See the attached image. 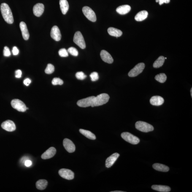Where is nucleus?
Segmentation results:
<instances>
[{"instance_id": "nucleus-1", "label": "nucleus", "mask_w": 192, "mask_h": 192, "mask_svg": "<svg viewBox=\"0 0 192 192\" xmlns=\"http://www.w3.org/2000/svg\"><path fill=\"white\" fill-rule=\"evenodd\" d=\"M1 10L3 18L5 21L9 24H12L14 22V19L12 12L8 4L3 3L1 4Z\"/></svg>"}, {"instance_id": "nucleus-2", "label": "nucleus", "mask_w": 192, "mask_h": 192, "mask_svg": "<svg viewBox=\"0 0 192 192\" xmlns=\"http://www.w3.org/2000/svg\"><path fill=\"white\" fill-rule=\"evenodd\" d=\"M110 96L106 93H103L95 97L92 107L98 106L106 104L109 101Z\"/></svg>"}, {"instance_id": "nucleus-3", "label": "nucleus", "mask_w": 192, "mask_h": 192, "mask_svg": "<svg viewBox=\"0 0 192 192\" xmlns=\"http://www.w3.org/2000/svg\"><path fill=\"white\" fill-rule=\"evenodd\" d=\"M135 127L137 130L144 132L152 131L154 129V127L150 124L142 121L136 122Z\"/></svg>"}, {"instance_id": "nucleus-4", "label": "nucleus", "mask_w": 192, "mask_h": 192, "mask_svg": "<svg viewBox=\"0 0 192 192\" xmlns=\"http://www.w3.org/2000/svg\"><path fill=\"white\" fill-rule=\"evenodd\" d=\"M121 136L124 140L132 144H137L140 142L139 138L129 132H123L121 134Z\"/></svg>"}, {"instance_id": "nucleus-5", "label": "nucleus", "mask_w": 192, "mask_h": 192, "mask_svg": "<svg viewBox=\"0 0 192 192\" xmlns=\"http://www.w3.org/2000/svg\"><path fill=\"white\" fill-rule=\"evenodd\" d=\"M73 41L76 45L82 49H85L86 47L85 40L80 31H77L75 33L74 36Z\"/></svg>"}, {"instance_id": "nucleus-6", "label": "nucleus", "mask_w": 192, "mask_h": 192, "mask_svg": "<svg viewBox=\"0 0 192 192\" xmlns=\"http://www.w3.org/2000/svg\"><path fill=\"white\" fill-rule=\"evenodd\" d=\"M145 65L143 63H139L132 69L128 73V75L130 77H135L141 73L145 68Z\"/></svg>"}, {"instance_id": "nucleus-7", "label": "nucleus", "mask_w": 192, "mask_h": 192, "mask_svg": "<svg viewBox=\"0 0 192 192\" xmlns=\"http://www.w3.org/2000/svg\"><path fill=\"white\" fill-rule=\"evenodd\" d=\"M82 12L88 20L92 22H96V14L91 8L89 7L85 6L82 8Z\"/></svg>"}, {"instance_id": "nucleus-8", "label": "nucleus", "mask_w": 192, "mask_h": 192, "mask_svg": "<svg viewBox=\"0 0 192 192\" xmlns=\"http://www.w3.org/2000/svg\"><path fill=\"white\" fill-rule=\"evenodd\" d=\"M11 105L13 108L16 109L19 112H24L27 110L26 105L23 101L17 99L12 100Z\"/></svg>"}, {"instance_id": "nucleus-9", "label": "nucleus", "mask_w": 192, "mask_h": 192, "mask_svg": "<svg viewBox=\"0 0 192 192\" xmlns=\"http://www.w3.org/2000/svg\"><path fill=\"white\" fill-rule=\"evenodd\" d=\"M95 96H91L88 98L79 100L77 103V105L79 107H86L92 106Z\"/></svg>"}, {"instance_id": "nucleus-10", "label": "nucleus", "mask_w": 192, "mask_h": 192, "mask_svg": "<svg viewBox=\"0 0 192 192\" xmlns=\"http://www.w3.org/2000/svg\"><path fill=\"white\" fill-rule=\"evenodd\" d=\"M58 173L62 178L71 180L74 178V173L70 170L66 169H62L58 172Z\"/></svg>"}, {"instance_id": "nucleus-11", "label": "nucleus", "mask_w": 192, "mask_h": 192, "mask_svg": "<svg viewBox=\"0 0 192 192\" xmlns=\"http://www.w3.org/2000/svg\"><path fill=\"white\" fill-rule=\"evenodd\" d=\"M1 127L3 129L8 132L14 131L16 128L15 123L10 120H8L3 122L1 124Z\"/></svg>"}, {"instance_id": "nucleus-12", "label": "nucleus", "mask_w": 192, "mask_h": 192, "mask_svg": "<svg viewBox=\"0 0 192 192\" xmlns=\"http://www.w3.org/2000/svg\"><path fill=\"white\" fill-rule=\"evenodd\" d=\"M63 145L67 151L69 153H72L75 151L76 147L72 141L67 139L63 140Z\"/></svg>"}, {"instance_id": "nucleus-13", "label": "nucleus", "mask_w": 192, "mask_h": 192, "mask_svg": "<svg viewBox=\"0 0 192 192\" xmlns=\"http://www.w3.org/2000/svg\"><path fill=\"white\" fill-rule=\"evenodd\" d=\"M51 36L55 40L58 41L61 40V34L59 28L57 26H54L52 28L51 31Z\"/></svg>"}, {"instance_id": "nucleus-14", "label": "nucleus", "mask_w": 192, "mask_h": 192, "mask_svg": "<svg viewBox=\"0 0 192 192\" xmlns=\"http://www.w3.org/2000/svg\"><path fill=\"white\" fill-rule=\"evenodd\" d=\"M119 156L120 155L119 153H116L109 157L105 162L106 167L107 168L111 167L113 165Z\"/></svg>"}, {"instance_id": "nucleus-15", "label": "nucleus", "mask_w": 192, "mask_h": 192, "mask_svg": "<svg viewBox=\"0 0 192 192\" xmlns=\"http://www.w3.org/2000/svg\"><path fill=\"white\" fill-rule=\"evenodd\" d=\"M44 6L42 3H37L33 7V12L35 15L37 17H40L43 13L44 11Z\"/></svg>"}, {"instance_id": "nucleus-16", "label": "nucleus", "mask_w": 192, "mask_h": 192, "mask_svg": "<svg viewBox=\"0 0 192 192\" xmlns=\"http://www.w3.org/2000/svg\"><path fill=\"white\" fill-rule=\"evenodd\" d=\"M100 55L102 60L105 62L109 64H111L113 62L114 60L112 55L106 51L105 50L101 51Z\"/></svg>"}, {"instance_id": "nucleus-17", "label": "nucleus", "mask_w": 192, "mask_h": 192, "mask_svg": "<svg viewBox=\"0 0 192 192\" xmlns=\"http://www.w3.org/2000/svg\"><path fill=\"white\" fill-rule=\"evenodd\" d=\"M56 152V149L54 147H50L43 154L41 155V158L44 159H49L53 157L55 155Z\"/></svg>"}, {"instance_id": "nucleus-18", "label": "nucleus", "mask_w": 192, "mask_h": 192, "mask_svg": "<svg viewBox=\"0 0 192 192\" xmlns=\"http://www.w3.org/2000/svg\"><path fill=\"white\" fill-rule=\"evenodd\" d=\"M20 28L23 39L25 40H28L29 37V34L26 24L24 22L21 21L20 24Z\"/></svg>"}, {"instance_id": "nucleus-19", "label": "nucleus", "mask_w": 192, "mask_h": 192, "mask_svg": "<svg viewBox=\"0 0 192 192\" xmlns=\"http://www.w3.org/2000/svg\"><path fill=\"white\" fill-rule=\"evenodd\" d=\"M164 99L162 97L159 96H152L150 100V102L152 105L154 106L161 105L164 103Z\"/></svg>"}, {"instance_id": "nucleus-20", "label": "nucleus", "mask_w": 192, "mask_h": 192, "mask_svg": "<svg viewBox=\"0 0 192 192\" xmlns=\"http://www.w3.org/2000/svg\"><path fill=\"white\" fill-rule=\"evenodd\" d=\"M131 10L130 6L128 5H125L117 8L116 12L121 15H125L128 13Z\"/></svg>"}, {"instance_id": "nucleus-21", "label": "nucleus", "mask_w": 192, "mask_h": 192, "mask_svg": "<svg viewBox=\"0 0 192 192\" xmlns=\"http://www.w3.org/2000/svg\"><path fill=\"white\" fill-rule=\"evenodd\" d=\"M60 5L62 13L65 15L69 10V3L67 0H60Z\"/></svg>"}, {"instance_id": "nucleus-22", "label": "nucleus", "mask_w": 192, "mask_h": 192, "mask_svg": "<svg viewBox=\"0 0 192 192\" xmlns=\"http://www.w3.org/2000/svg\"><path fill=\"white\" fill-rule=\"evenodd\" d=\"M148 12L146 10H143L138 12L135 17V19L138 21H142L147 18Z\"/></svg>"}, {"instance_id": "nucleus-23", "label": "nucleus", "mask_w": 192, "mask_h": 192, "mask_svg": "<svg viewBox=\"0 0 192 192\" xmlns=\"http://www.w3.org/2000/svg\"><path fill=\"white\" fill-rule=\"evenodd\" d=\"M152 188L156 191L162 192H168L171 190L170 187L165 185H153Z\"/></svg>"}, {"instance_id": "nucleus-24", "label": "nucleus", "mask_w": 192, "mask_h": 192, "mask_svg": "<svg viewBox=\"0 0 192 192\" xmlns=\"http://www.w3.org/2000/svg\"><path fill=\"white\" fill-rule=\"evenodd\" d=\"M107 31L110 35L116 37H120L123 34V32L120 30L113 27L109 28Z\"/></svg>"}, {"instance_id": "nucleus-25", "label": "nucleus", "mask_w": 192, "mask_h": 192, "mask_svg": "<svg viewBox=\"0 0 192 192\" xmlns=\"http://www.w3.org/2000/svg\"><path fill=\"white\" fill-rule=\"evenodd\" d=\"M153 167L155 170L160 172H167L169 170L168 166L160 163H155L153 165Z\"/></svg>"}, {"instance_id": "nucleus-26", "label": "nucleus", "mask_w": 192, "mask_h": 192, "mask_svg": "<svg viewBox=\"0 0 192 192\" xmlns=\"http://www.w3.org/2000/svg\"><path fill=\"white\" fill-rule=\"evenodd\" d=\"M79 132L81 134H83L85 137L89 139H91V140H95L96 139V136H95V135L90 131L80 129L79 130Z\"/></svg>"}, {"instance_id": "nucleus-27", "label": "nucleus", "mask_w": 192, "mask_h": 192, "mask_svg": "<svg viewBox=\"0 0 192 192\" xmlns=\"http://www.w3.org/2000/svg\"><path fill=\"white\" fill-rule=\"evenodd\" d=\"M48 182L44 179H41L38 181L36 183V188L40 190H44L46 188Z\"/></svg>"}, {"instance_id": "nucleus-28", "label": "nucleus", "mask_w": 192, "mask_h": 192, "mask_svg": "<svg viewBox=\"0 0 192 192\" xmlns=\"http://www.w3.org/2000/svg\"><path fill=\"white\" fill-rule=\"evenodd\" d=\"M165 58L164 56H161L155 62L153 67L155 68H159L161 67L164 64Z\"/></svg>"}, {"instance_id": "nucleus-29", "label": "nucleus", "mask_w": 192, "mask_h": 192, "mask_svg": "<svg viewBox=\"0 0 192 192\" xmlns=\"http://www.w3.org/2000/svg\"><path fill=\"white\" fill-rule=\"evenodd\" d=\"M155 80L161 83H164L166 81L167 77L166 74L162 73L155 76Z\"/></svg>"}, {"instance_id": "nucleus-30", "label": "nucleus", "mask_w": 192, "mask_h": 192, "mask_svg": "<svg viewBox=\"0 0 192 192\" xmlns=\"http://www.w3.org/2000/svg\"><path fill=\"white\" fill-rule=\"evenodd\" d=\"M54 66L51 64H49L45 70V72L47 74H51L54 72Z\"/></svg>"}, {"instance_id": "nucleus-31", "label": "nucleus", "mask_w": 192, "mask_h": 192, "mask_svg": "<svg viewBox=\"0 0 192 192\" xmlns=\"http://www.w3.org/2000/svg\"><path fill=\"white\" fill-rule=\"evenodd\" d=\"M67 51L69 53L74 56H77L78 55V52L77 49L74 47H70L68 49Z\"/></svg>"}, {"instance_id": "nucleus-32", "label": "nucleus", "mask_w": 192, "mask_h": 192, "mask_svg": "<svg viewBox=\"0 0 192 192\" xmlns=\"http://www.w3.org/2000/svg\"><path fill=\"white\" fill-rule=\"evenodd\" d=\"M52 83L53 85H62L63 84V82L61 79L58 78H54L52 81Z\"/></svg>"}, {"instance_id": "nucleus-33", "label": "nucleus", "mask_w": 192, "mask_h": 192, "mask_svg": "<svg viewBox=\"0 0 192 192\" xmlns=\"http://www.w3.org/2000/svg\"><path fill=\"white\" fill-rule=\"evenodd\" d=\"M59 55L61 57H67L69 56V52L65 49H60L58 51Z\"/></svg>"}, {"instance_id": "nucleus-34", "label": "nucleus", "mask_w": 192, "mask_h": 192, "mask_svg": "<svg viewBox=\"0 0 192 192\" xmlns=\"http://www.w3.org/2000/svg\"><path fill=\"white\" fill-rule=\"evenodd\" d=\"M76 76L77 79L81 80H84L87 77V76L82 72H77L76 74Z\"/></svg>"}, {"instance_id": "nucleus-35", "label": "nucleus", "mask_w": 192, "mask_h": 192, "mask_svg": "<svg viewBox=\"0 0 192 192\" xmlns=\"http://www.w3.org/2000/svg\"><path fill=\"white\" fill-rule=\"evenodd\" d=\"M92 81L95 82L98 80L99 78V76L98 73L96 72L92 73L90 76Z\"/></svg>"}, {"instance_id": "nucleus-36", "label": "nucleus", "mask_w": 192, "mask_h": 192, "mask_svg": "<svg viewBox=\"0 0 192 192\" xmlns=\"http://www.w3.org/2000/svg\"><path fill=\"white\" fill-rule=\"evenodd\" d=\"M3 54L4 56L9 57L11 55V52L9 48L7 46L4 47Z\"/></svg>"}, {"instance_id": "nucleus-37", "label": "nucleus", "mask_w": 192, "mask_h": 192, "mask_svg": "<svg viewBox=\"0 0 192 192\" xmlns=\"http://www.w3.org/2000/svg\"><path fill=\"white\" fill-rule=\"evenodd\" d=\"M157 3H159L160 5L163 4L164 3H169L170 2V0H156Z\"/></svg>"}, {"instance_id": "nucleus-38", "label": "nucleus", "mask_w": 192, "mask_h": 192, "mask_svg": "<svg viewBox=\"0 0 192 192\" xmlns=\"http://www.w3.org/2000/svg\"><path fill=\"white\" fill-rule=\"evenodd\" d=\"M15 77L17 78H20L21 77L22 72L20 70H17L15 71Z\"/></svg>"}, {"instance_id": "nucleus-39", "label": "nucleus", "mask_w": 192, "mask_h": 192, "mask_svg": "<svg viewBox=\"0 0 192 192\" xmlns=\"http://www.w3.org/2000/svg\"><path fill=\"white\" fill-rule=\"evenodd\" d=\"M12 53L14 55H16L18 54L19 50L17 47L14 46L13 47L12 50Z\"/></svg>"}, {"instance_id": "nucleus-40", "label": "nucleus", "mask_w": 192, "mask_h": 192, "mask_svg": "<svg viewBox=\"0 0 192 192\" xmlns=\"http://www.w3.org/2000/svg\"><path fill=\"white\" fill-rule=\"evenodd\" d=\"M31 80L29 78H26L24 81V84L27 86H28L31 83Z\"/></svg>"}, {"instance_id": "nucleus-41", "label": "nucleus", "mask_w": 192, "mask_h": 192, "mask_svg": "<svg viewBox=\"0 0 192 192\" xmlns=\"http://www.w3.org/2000/svg\"><path fill=\"white\" fill-rule=\"evenodd\" d=\"M32 162L30 160H26L25 162V166L28 167V166H30L32 165Z\"/></svg>"}, {"instance_id": "nucleus-42", "label": "nucleus", "mask_w": 192, "mask_h": 192, "mask_svg": "<svg viewBox=\"0 0 192 192\" xmlns=\"http://www.w3.org/2000/svg\"><path fill=\"white\" fill-rule=\"evenodd\" d=\"M112 192H123V191H112Z\"/></svg>"}, {"instance_id": "nucleus-43", "label": "nucleus", "mask_w": 192, "mask_h": 192, "mask_svg": "<svg viewBox=\"0 0 192 192\" xmlns=\"http://www.w3.org/2000/svg\"><path fill=\"white\" fill-rule=\"evenodd\" d=\"M190 92H191V97H192V88H191V90H190Z\"/></svg>"}]
</instances>
